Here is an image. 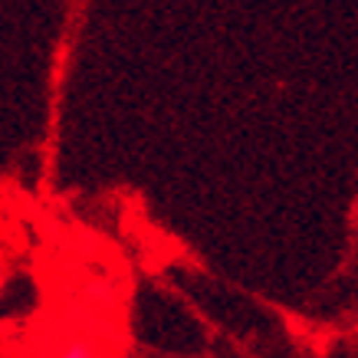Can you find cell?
Returning a JSON list of instances; mask_svg holds the SVG:
<instances>
[{
  "instance_id": "6da1fadb",
  "label": "cell",
  "mask_w": 358,
  "mask_h": 358,
  "mask_svg": "<svg viewBox=\"0 0 358 358\" xmlns=\"http://www.w3.org/2000/svg\"><path fill=\"white\" fill-rule=\"evenodd\" d=\"M56 358H102L99 355V348L92 342H83V338H73V342H66L59 348V355Z\"/></svg>"
}]
</instances>
